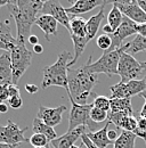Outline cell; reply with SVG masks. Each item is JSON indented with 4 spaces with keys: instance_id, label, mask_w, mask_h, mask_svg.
Returning a JSON list of instances; mask_svg holds the SVG:
<instances>
[{
    "instance_id": "1",
    "label": "cell",
    "mask_w": 146,
    "mask_h": 148,
    "mask_svg": "<svg viewBox=\"0 0 146 148\" xmlns=\"http://www.w3.org/2000/svg\"><path fill=\"white\" fill-rule=\"evenodd\" d=\"M43 3V1L39 0H12L8 2V10L16 24L17 40L26 42L30 38L32 25L36 23L38 14L41 13Z\"/></svg>"
},
{
    "instance_id": "2",
    "label": "cell",
    "mask_w": 146,
    "mask_h": 148,
    "mask_svg": "<svg viewBox=\"0 0 146 148\" xmlns=\"http://www.w3.org/2000/svg\"><path fill=\"white\" fill-rule=\"evenodd\" d=\"M98 83L96 74L89 73L85 67L67 70V95L79 105H87L94 87Z\"/></svg>"
},
{
    "instance_id": "3",
    "label": "cell",
    "mask_w": 146,
    "mask_h": 148,
    "mask_svg": "<svg viewBox=\"0 0 146 148\" xmlns=\"http://www.w3.org/2000/svg\"><path fill=\"white\" fill-rule=\"evenodd\" d=\"M71 57V53L65 50L58 55V58L54 64L43 69V77L41 82L42 89H47L52 86H55L62 87L67 91V70Z\"/></svg>"
},
{
    "instance_id": "4",
    "label": "cell",
    "mask_w": 146,
    "mask_h": 148,
    "mask_svg": "<svg viewBox=\"0 0 146 148\" xmlns=\"http://www.w3.org/2000/svg\"><path fill=\"white\" fill-rule=\"evenodd\" d=\"M130 46V42L122 45L119 49H115L113 51L104 53L96 62L92 63V56L88 57L87 63L83 65L85 70L92 74H106L107 76H112L118 74V66H119V60L120 57L123 53H127L128 48Z\"/></svg>"
},
{
    "instance_id": "5",
    "label": "cell",
    "mask_w": 146,
    "mask_h": 148,
    "mask_svg": "<svg viewBox=\"0 0 146 148\" xmlns=\"http://www.w3.org/2000/svg\"><path fill=\"white\" fill-rule=\"evenodd\" d=\"M10 62H12V71H13V84L17 86L19 79L26 70L30 67L32 63V51H30L24 41L16 39V43L9 51Z\"/></svg>"
},
{
    "instance_id": "6",
    "label": "cell",
    "mask_w": 146,
    "mask_h": 148,
    "mask_svg": "<svg viewBox=\"0 0 146 148\" xmlns=\"http://www.w3.org/2000/svg\"><path fill=\"white\" fill-rule=\"evenodd\" d=\"M71 100V110L69 115V130L71 131L78 127H86L90 130V132L97 131V123L92 122L90 119V111L92 108V104L87 105H79L74 100Z\"/></svg>"
},
{
    "instance_id": "7",
    "label": "cell",
    "mask_w": 146,
    "mask_h": 148,
    "mask_svg": "<svg viewBox=\"0 0 146 148\" xmlns=\"http://www.w3.org/2000/svg\"><path fill=\"white\" fill-rule=\"evenodd\" d=\"M144 72V69L142 67V64L134 57L129 55L128 53H123L118 66V75H120L122 83L129 82L131 80H137V77Z\"/></svg>"
},
{
    "instance_id": "8",
    "label": "cell",
    "mask_w": 146,
    "mask_h": 148,
    "mask_svg": "<svg viewBox=\"0 0 146 148\" xmlns=\"http://www.w3.org/2000/svg\"><path fill=\"white\" fill-rule=\"evenodd\" d=\"M110 98H131L132 96L140 95L146 91V76L140 80H131L129 82H119L110 88Z\"/></svg>"
},
{
    "instance_id": "9",
    "label": "cell",
    "mask_w": 146,
    "mask_h": 148,
    "mask_svg": "<svg viewBox=\"0 0 146 148\" xmlns=\"http://www.w3.org/2000/svg\"><path fill=\"white\" fill-rule=\"evenodd\" d=\"M29 129H21L12 120H7V125H0V144L10 146H18L23 143H29V139L24 137V132Z\"/></svg>"
},
{
    "instance_id": "10",
    "label": "cell",
    "mask_w": 146,
    "mask_h": 148,
    "mask_svg": "<svg viewBox=\"0 0 146 148\" xmlns=\"http://www.w3.org/2000/svg\"><path fill=\"white\" fill-rule=\"evenodd\" d=\"M137 29H138V24L135 23L134 21L129 19L128 17L123 16L121 25L114 31V33L112 36H110L112 39V47L110 48L107 51H113L115 49H119L120 47H122V42L125 41V39L130 36H136L137 34Z\"/></svg>"
},
{
    "instance_id": "11",
    "label": "cell",
    "mask_w": 146,
    "mask_h": 148,
    "mask_svg": "<svg viewBox=\"0 0 146 148\" xmlns=\"http://www.w3.org/2000/svg\"><path fill=\"white\" fill-rule=\"evenodd\" d=\"M113 6L119 8L123 16L134 21L137 24L146 23V13L140 9L137 0H118L111 2Z\"/></svg>"
},
{
    "instance_id": "12",
    "label": "cell",
    "mask_w": 146,
    "mask_h": 148,
    "mask_svg": "<svg viewBox=\"0 0 146 148\" xmlns=\"http://www.w3.org/2000/svg\"><path fill=\"white\" fill-rule=\"evenodd\" d=\"M41 15H49V16L54 17L57 21V23H59L64 27H66V30L69 31V33L71 32L70 16L66 13V9L61 5L59 1H57V0L45 1L43 7L41 9Z\"/></svg>"
},
{
    "instance_id": "13",
    "label": "cell",
    "mask_w": 146,
    "mask_h": 148,
    "mask_svg": "<svg viewBox=\"0 0 146 148\" xmlns=\"http://www.w3.org/2000/svg\"><path fill=\"white\" fill-rule=\"evenodd\" d=\"M66 111V106L62 105L55 108L46 107V106H39V111L36 114V117L41 120L45 124H47L50 128H54L62 122V115Z\"/></svg>"
},
{
    "instance_id": "14",
    "label": "cell",
    "mask_w": 146,
    "mask_h": 148,
    "mask_svg": "<svg viewBox=\"0 0 146 148\" xmlns=\"http://www.w3.org/2000/svg\"><path fill=\"white\" fill-rule=\"evenodd\" d=\"M86 127H78L74 130L67 131L61 137H57L55 140L50 141L53 148H72L75 141L81 138L86 132Z\"/></svg>"
},
{
    "instance_id": "15",
    "label": "cell",
    "mask_w": 146,
    "mask_h": 148,
    "mask_svg": "<svg viewBox=\"0 0 146 148\" xmlns=\"http://www.w3.org/2000/svg\"><path fill=\"white\" fill-rule=\"evenodd\" d=\"M34 24L38 25L40 27V30L45 33L47 41H50V37L57 36L58 23L54 17H52L49 15H39Z\"/></svg>"
},
{
    "instance_id": "16",
    "label": "cell",
    "mask_w": 146,
    "mask_h": 148,
    "mask_svg": "<svg viewBox=\"0 0 146 148\" xmlns=\"http://www.w3.org/2000/svg\"><path fill=\"white\" fill-rule=\"evenodd\" d=\"M105 1H99V0H78L74 1L73 5L66 9V13L72 16H78L80 14H85L92 10L97 6H103Z\"/></svg>"
},
{
    "instance_id": "17",
    "label": "cell",
    "mask_w": 146,
    "mask_h": 148,
    "mask_svg": "<svg viewBox=\"0 0 146 148\" xmlns=\"http://www.w3.org/2000/svg\"><path fill=\"white\" fill-rule=\"evenodd\" d=\"M110 125H111V122L107 121L106 124L101 130H97L96 132H87L86 136L97 148H106L110 145H114V143L111 141L107 137Z\"/></svg>"
},
{
    "instance_id": "18",
    "label": "cell",
    "mask_w": 146,
    "mask_h": 148,
    "mask_svg": "<svg viewBox=\"0 0 146 148\" xmlns=\"http://www.w3.org/2000/svg\"><path fill=\"white\" fill-rule=\"evenodd\" d=\"M107 3H111L110 1H105L104 5L101 7L99 12L95 15H92L90 18L87 21V25H86V32H87V36L86 38H88L89 40H92L94 38L96 37L98 30H99V26H101V23L102 21L105 18V13H104V8Z\"/></svg>"
},
{
    "instance_id": "19",
    "label": "cell",
    "mask_w": 146,
    "mask_h": 148,
    "mask_svg": "<svg viewBox=\"0 0 146 148\" xmlns=\"http://www.w3.org/2000/svg\"><path fill=\"white\" fill-rule=\"evenodd\" d=\"M15 43H16V38L13 37L9 21L6 19L0 24V50L9 53Z\"/></svg>"
},
{
    "instance_id": "20",
    "label": "cell",
    "mask_w": 146,
    "mask_h": 148,
    "mask_svg": "<svg viewBox=\"0 0 146 148\" xmlns=\"http://www.w3.org/2000/svg\"><path fill=\"white\" fill-rule=\"evenodd\" d=\"M13 83L10 54L5 51L0 55V86Z\"/></svg>"
},
{
    "instance_id": "21",
    "label": "cell",
    "mask_w": 146,
    "mask_h": 148,
    "mask_svg": "<svg viewBox=\"0 0 146 148\" xmlns=\"http://www.w3.org/2000/svg\"><path fill=\"white\" fill-rule=\"evenodd\" d=\"M112 113H126L128 115H134L131 100L129 98H110Z\"/></svg>"
},
{
    "instance_id": "22",
    "label": "cell",
    "mask_w": 146,
    "mask_h": 148,
    "mask_svg": "<svg viewBox=\"0 0 146 148\" xmlns=\"http://www.w3.org/2000/svg\"><path fill=\"white\" fill-rule=\"evenodd\" d=\"M86 25H87V21H85L82 17L72 16L70 19V26H71L70 36H74L78 38H86L87 36Z\"/></svg>"
},
{
    "instance_id": "23",
    "label": "cell",
    "mask_w": 146,
    "mask_h": 148,
    "mask_svg": "<svg viewBox=\"0 0 146 148\" xmlns=\"http://www.w3.org/2000/svg\"><path fill=\"white\" fill-rule=\"evenodd\" d=\"M136 134L134 132H129L122 130L119 138L114 141L113 148H135Z\"/></svg>"
},
{
    "instance_id": "24",
    "label": "cell",
    "mask_w": 146,
    "mask_h": 148,
    "mask_svg": "<svg viewBox=\"0 0 146 148\" xmlns=\"http://www.w3.org/2000/svg\"><path fill=\"white\" fill-rule=\"evenodd\" d=\"M32 131L34 133H40V134H43L45 137H47L49 139V141H53L57 138V134L55 132L54 128H50L48 127L47 124H45L41 120H39L38 117L33 120V123H32Z\"/></svg>"
},
{
    "instance_id": "25",
    "label": "cell",
    "mask_w": 146,
    "mask_h": 148,
    "mask_svg": "<svg viewBox=\"0 0 146 148\" xmlns=\"http://www.w3.org/2000/svg\"><path fill=\"white\" fill-rule=\"evenodd\" d=\"M146 50V38L142 37L139 34H136L134 40L130 42V46L128 48L127 53L129 55H135L139 51Z\"/></svg>"
},
{
    "instance_id": "26",
    "label": "cell",
    "mask_w": 146,
    "mask_h": 148,
    "mask_svg": "<svg viewBox=\"0 0 146 148\" xmlns=\"http://www.w3.org/2000/svg\"><path fill=\"white\" fill-rule=\"evenodd\" d=\"M122 19H123V15L119 10V8H116L115 6H112L109 15H107V24L115 31L121 25Z\"/></svg>"
},
{
    "instance_id": "27",
    "label": "cell",
    "mask_w": 146,
    "mask_h": 148,
    "mask_svg": "<svg viewBox=\"0 0 146 148\" xmlns=\"http://www.w3.org/2000/svg\"><path fill=\"white\" fill-rule=\"evenodd\" d=\"M118 128L129 132H135V130L137 128V119L134 115H127L121 120Z\"/></svg>"
},
{
    "instance_id": "28",
    "label": "cell",
    "mask_w": 146,
    "mask_h": 148,
    "mask_svg": "<svg viewBox=\"0 0 146 148\" xmlns=\"http://www.w3.org/2000/svg\"><path fill=\"white\" fill-rule=\"evenodd\" d=\"M29 143L33 146V148H36V147H47L50 141H49V139H48L47 137H45L43 134L33 133V134L30 137Z\"/></svg>"
},
{
    "instance_id": "29",
    "label": "cell",
    "mask_w": 146,
    "mask_h": 148,
    "mask_svg": "<svg viewBox=\"0 0 146 148\" xmlns=\"http://www.w3.org/2000/svg\"><path fill=\"white\" fill-rule=\"evenodd\" d=\"M92 106L109 113L111 108V99L107 98L106 96H97L92 103Z\"/></svg>"
},
{
    "instance_id": "30",
    "label": "cell",
    "mask_w": 146,
    "mask_h": 148,
    "mask_svg": "<svg viewBox=\"0 0 146 148\" xmlns=\"http://www.w3.org/2000/svg\"><path fill=\"white\" fill-rule=\"evenodd\" d=\"M107 116H109V113L103 110H99V108H96L92 106L90 111V119L92 122L95 123H101V122H104L107 120Z\"/></svg>"
},
{
    "instance_id": "31",
    "label": "cell",
    "mask_w": 146,
    "mask_h": 148,
    "mask_svg": "<svg viewBox=\"0 0 146 148\" xmlns=\"http://www.w3.org/2000/svg\"><path fill=\"white\" fill-rule=\"evenodd\" d=\"M96 43H97L98 48H101L105 53V51H107L110 48L112 47V39L107 34H102V36H99V37L97 38Z\"/></svg>"
},
{
    "instance_id": "32",
    "label": "cell",
    "mask_w": 146,
    "mask_h": 148,
    "mask_svg": "<svg viewBox=\"0 0 146 148\" xmlns=\"http://www.w3.org/2000/svg\"><path fill=\"white\" fill-rule=\"evenodd\" d=\"M134 133L136 134V137H139L146 140V119L143 117L137 119V128Z\"/></svg>"
},
{
    "instance_id": "33",
    "label": "cell",
    "mask_w": 146,
    "mask_h": 148,
    "mask_svg": "<svg viewBox=\"0 0 146 148\" xmlns=\"http://www.w3.org/2000/svg\"><path fill=\"white\" fill-rule=\"evenodd\" d=\"M8 104H9V106H10L12 108H14V110L21 108L22 105H23V100H22L21 95L14 96V97H10V98L8 99Z\"/></svg>"
},
{
    "instance_id": "34",
    "label": "cell",
    "mask_w": 146,
    "mask_h": 148,
    "mask_svg": "<svg viewBox=\"0 0 146 148\" xmlns=\"http://www.w3.org/2000/svg\"><path fill=\"white\" fill-rule=\"evenodd\" d=\"M9 99V84L0 86V104Z\"/></svg>"
},
{
    "instance_id": "35",
    "label": "cell",
    "mask_w": 146,
    "mask_h": 148,
    "mask_svg": "<svg viewBox=\"0 0 146 148\" xmlns=\"http://www.w3.org/2000/svg\"><path fill=\"white\" fill-rule=\"evenodd\" d=\"M121 131H122V130L119 129V128H116V129H114V130H109V132H107V137H109V139L111 140V141L114 143V141L119 138Z\"/></svg>"
},
{
    "instance_id": "36",
    "label": "cell",
    "mask_w": 146,
    "mask_h": 148,
    "mask_svg": "<svg viewBox=\"0 0 146 148\" xmlns=\"http://www.w3.org/2000/svg\"><path fill=\"white\" fill-rule=\"evenodd\" d=\"M25 90L28 91L29 93H36L39 91V88H38V86L36 84H33V83H28V84H25Z\"/></svg>"
},
{
    "instance_id": "37",
    "label": "cell",
    "mask_w": 146,
    "mask_h": 148,
    "mask_svg": "<svg viewBox=\"0 0 146 148\" xmlns=\"http://www.w3.org/2000/svg\"><path fill=\"white\" fill-rule=\"evenodd\" d=\"M19 95V88L15 84H9V98L14 97V96H18Z\"/></svg>"
},
{
    "instance_id": "38",
    "label": "cell",
    "mask_w": 146,
    "mask_h": 148,
    "mask_svg": "<svg viewBox=\"0 0 146 148\" xmlns=\"http://www.w3.org/2000/svg\"><path fill=\"white\" fill-rule=\"evenodd\" d=\"M81 140H82V144H83V145H85L87 148H97L95 145H94V144H92V143H91L90 140L88 139V137L86 136V133H85V134L81 137Z\"/></svg>"
},
{
    "instance_id": "39",
    "label": "cell",
    "mask_w": 146,
    "mask_h": 148,
    "mask_svg": "<svg viewBox=\"0 0 146 148\" xmlns=\"http://www.w3.org/2000/svg\"><path fill=\"white\" fill-rule=\"evenodd\" d=\"M140 96L144 98V100H145V103H144V105H143V107H142V110L139 112V115H140V117H143V119H146V91L140 93Z\"/></svg>"
},
{
    "instance_id": "40",
    "label": "cell",
    "mask_w": 146,
    "mask_h": 148,
    "mask_svg": "<svg viewBox=\"0 0 146 148\" xmlns=\"http://www.w3.org/2000/svg\"><path fill=\"white\" fill-rule=\"evenodd\" d=\"M137 34L146 38V23L143 24H138V29H137Z\"/></svg>"
},
{
    "instance_id": "41",
    "label": "cell",
    "mask_w": 146,
    "mask_h": 148,
    "mask_svg": "<svg viewBox=\"0 0 146 148\" xmlns=\"http://www.w3.org/2000/svg\"><path fill=\"white\" fill-rule=\"evenodd\" d=\"M103 34H107V36H112L113 33H114V30L110 26L109 24H105L104 26H103Z\"/></svg>"
},
{
    "instance_id": "42",
    "label": "cell",
    "mask_w": 146,
    "mask_h": 148,
    "mask_svg": "<svg viewBox=\"0 0 146 148\" xmlns=\"http://www.w3.org/2000/svg\"><path fill=\"white\" fill-rule=\"evenodd\" d=\"M28 41H29L32 46H36V45H39V38L36 37V36H34V34H31L30 38L28 39Z\"/></svg>"
},
{
    "instance_id": "43",
    "label": "cell",
    "mask_w": 146,
    "mask_h": 148,
    "mask_svg": "<svg viewBox=\"0 0 146 148\" xmlns=\"http://www.w3.org/2000/svg\"><path fill=\"white\" fill-rule=\"evenodd\" d=\"M33 53L34 54H42L43 53V47L39 43V45H36V46H33Z\"/></svg>"
},
{
    "instance_id": "44",
    "label": "cell",
    "mask_w": 146,
    "mask_h": 148,
    "mask_svg": "<svg viewBox=\"0 0 146 148\" xmlns=\"http://www.w3.org/2000/svg\"><path fill=\"white\" fill-rule=\"evenodd\" d=\"M8 108H9V106H8L6 103H1V104H0V114L7 113V112H8Z\"/></svg>"
},
{
    "instance_id": "45",
    "label": "cell",
    "mask_w": 146,
    "mask_h": 148,
    "mask_svg": "<svg viewBox=\"0 0 146 148\" xmlns=\"http://www.w3.org/2000/svg\"><path fill=\"white\" fill-rule=\"evenodd\" d=\"M137 3L140 7V9L146 13V0H137Z\"/></svg>"
},
{
    "instance_id": "46",
    "label": "cell",
    "mask_w": 146,
    "mask_h": 148,
    "mask_svg": "<svg viewBox=\"0 0 146 148\" xmlns=\"http://www.w3.org/2000/svg\"><path fill=\"white\" fill-rule=\"evenodd\" d=\"M17 146H10V145H6V144H0V148H16Z\"/></svg>"
},
{
    "instance_id": "47",
    "label": "cell",
    "mask_w": 146,
    "mask_h": 148,
    "mask_svg": "<svg viewBox=\"0 0 146 148\" xmlns=\"http://www.w3.org/2000/svg\"><path fill=\"white\" fill-rule=\"evenodd\" d=\"M142 64V67L144 69V70H146V62H144V63H140Z\"/></svg>"
},
{
    "instance_id": "48",
    "label": "cell",
    "mask_w": 146,
    "mask_h": 148,
    "mask_svg": "<svg viewBox=\"0 0 146 148\" xmlns=\"http://www.w3.org/2000/svg\"><path fill=\"white\" fill-rule=\"evenodd\" d=\"M72 148H81V146H73Z\"/></svg>"
},
{
    "instance_id": "49",
    "label": "cell",
    "mask_w": 146,
    "mask_h": 148,
    "mask_svg": "<svg viewBox=\"0 0 146 148\" xmlns=\"http://www.w3.org/2000/svg\"><path fill=\"white\" fill-rule=\"evenodd\" d=\"M36 148H50L49 146H47V147H36Z\"/></svg>"
},
{
    "instance_id": "50",
    "label": "cell",
    "mask_w": 146,
    "mask_h": 148,
    "mask_svg": "<svg viewBox=\"0 0 146 148\" xmlns=\"http://www.w3.org/2000/svg\"><path fill=\"white\" fill-rule=\"evenodd\" d=\"M0 24H1V21H0Z\"/></svg>"
}]
</instances>
